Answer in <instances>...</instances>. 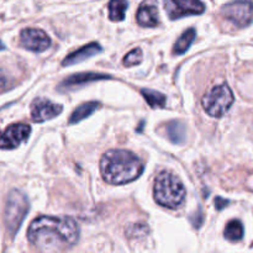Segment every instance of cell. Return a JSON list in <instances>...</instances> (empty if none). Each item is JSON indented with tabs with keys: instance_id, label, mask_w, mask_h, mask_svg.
Returning <instances> with one entry per match:
<instances>
[{
	"instance_id": "14",
	"label": "cell",
	"mask_w": 253,
	"mask_h": 253,
	"mask_svg": "<svg viewBox=\"0 0 253 253\" xmlns=\"http://www.w3.org/2000/svg\"><path fill=\"white\" fill-rule=\"evenodd\" d=\"M99 106H100V104H99L98 101H89V103L82 104L81 106H78V108L72 113L71 119H69V124L73 125V124L81 123L84 119H86L88 116H90L91 114L95 113L99 109Z\"/></svg>"
},
{
	"instance_id": "17",
	"label": "cell",
	"mask_w": 253,
	"mask_h": 253,
	"mask_svg": "<svg viewBox=\"0 0 253 253\" xmlns=\"http://www.w3.org/2000/svg\"><path fill=\"white\" fill-rule=\"evenodd\" d=\"M195 39V30L189 29L187 31L183 32L182 36L178 39V41L175 42L174 47H173V53L175 54H183L189 49V47L192 46L193 41Z\"/></svg>"
},
{
	"instance_id": "16",
	"label": "cell",
	"mask_w": 253,
	"mask_h": 253,
	"mask_svg": "<svg viewBox=\"0 0 253 253\" xmlns=\"http://www.w3.org/2000/svg\"><path fill=\"white\" fill-rule=\"evenodd\" d=\"M167 135L173 143H184L185 141V126L180 121H170L167 126Z\"/></svg>"
},
{
	"instance_id": "18",
	"label": "cell",
	"mask_w": 253,
	"mask_h": 253,
	"mask_svg": "<svg viewBox=\"0 0 253 253\" xmlns=\"http://www.w3.org/2000/svg\"><path fill=\"white\" fill-rule=\"evenodd\" d=\"M141 94L145 98V100L147 101L148 105L151 108H165L166 103H167V98L166 95H163L160 91L152 90V89H142L141 90Z\"/></svg>"
},
{
	"instance_id": "8",
	"label": "cell",
	"mask_w": 253,
	"mask_h": 253,
	"mask_svg": "<svg viewBox=\"0 0 253 253\" xmlns=\"http://www.w3.org/2000/svg\"><path fill=\"white\" fill-rule=\"evenodd\" d=\"M20 44L32 52H43L51 46V39L44 31L40 29H24L20 34Z\"/></svg>"
},
{
	"instance_id": "9",
	"label": "cell",
	"mask_w": 253,
	"mask_h": 253,
	"mask_svg": "<svg viewBox=\"0 0 253 253\" xmlns=\"http://www.w3.org/2000/svg\"><path fill=\"white\" fill-rule=\"evenodd\" d=\"M166 9L170 17L187 16V15H199L205 11V5L200 0H166Z\"/></svg>"
},
{
	"instance_id": "21",
	"label": "cell",
	"mask_w": 253,
	"mask_h": 253,
	"mask_svg": "<svg viewBox=\"0 0 253 253\" xmlns=\"http://www.w3.org/2000/svg\"><path fill=\"white\" fill-rule=\"evenodd\" d=\"M127 235L130 237H140L145 236L148 232V227L145 224H133L131 226H128V229L126 230Z\"/></svg>"
},
{
	"instance_id": "6",
	"label": "cell",
	"mask_w": 253,
	"mask_h": 253,
	"mask_svg": "<svg viewBox=\"0 0 253 253\" xmlns=\"http://www.w3.org/2000/svg\"><path fill=\"white\" fill-rule=\"evenodd\" d=\"M222 16L239 27H246L253 22V2L250 0H236L221 9Z\"/></svg>"
},
{
	"instance_id": "3",
	"label": "cell",
	"mask_w": 253,
	"mask_h": 253,
	"mask_svg": "<svg viewBox=\"0 0 253 253\" xmlns=\"http://www.w3.org/2000/svg\"><path fill=\"white\" fill-rule=\"evenodd\" d=\"M153 194L160 205L168 209H177L184 203L187 192L177 175L170 172H162L156 178Z\"/></svg>"
},
{
	"instance_id": "23",
	"label": "cell",
	"mask_w": 253,
	"mask_h": 253,
	"mask_svg": "<svg viewBox=\"0 0 253 253\" xmlns=\"http://www.w3.org/2000/svg\"><path fill=\"white\" fill-rule=\"evenodd\" d=\"M5 83H6V78H5V74L2 73V71L0 69V89L5 85Z\"/></svg>"
},
{
	"instance_id": "15",
	"label": "cell",
	"mask_w": 253,
	"mask_h": 253,
	"mask_svg": "<svg viewBox=\"0 0 253 253\" xmlns=\"http://www.w3.org/2000/svg\"><path fill=\"white\" fill-rule=\"evenodd\" d=\"M128 7L127 0H110L109 2V19L111 21H123Z\"/></svg>"
},
{
	"instance_id": "7",
	"label": "cell",
	"mask_w": 253,
	"mask_h": 253,
	"mask_svg": "<svg viewBox=\"0 0 253 253\" xmlns=\"http://www.w3.org/2000/svg\"><path fill=\"white\" fill-rule=\"evenodd\" d=\"M31 127L25 124L10 125L4 131H0V148L1 150H12L19 147L21 143L26 142L29 138Z\"/></svg>"
},
{
	"instance_id": "24",
	"label": "cell",
	"mask_w": 253,
	"mask_h": 253,
	"mask_svg": "<svg viewBox=\"0 0 253 253\" xmlns=\"http://www.w3.org/2000/svg\"><path fill=\"white\" fill-rule=\"evenodd\" d=\"M4 48H5V46L1 43V42H0V51H1V49H4Z\"/></svg>"
},
{
	"instance_id": "20",
	"label": "cell",
	"mask_w": 253,
	"mask_h": 253,
	"mask_svg": "<svg viewBox=\"0 0 253 253\" xmlns=\"http://www.w3.org/2000/svg\"><path fill=\"white\" fill-rule=\"evenodd\" d=\"M141 62H142V51L140 48L132 49L124 58V64L127 67L136 66V64H140Z\"/></svg>"
},
{
	"instance_id": "22",
	"label": "cell",
	"mask_w": 253,
	"mask_h": 253,
	"mask_svg": "<svg viewBox=\"0 0 253 253\" xmlns=\"http://www.w3.org/2000/svg\"><path fill=\"white\" fill-rule=\"evenodd\" d=\"M229 205V200L226 199H222V198H216L215 199V207H216L217 210H222L224 208H226Z\"/></svg>"
},
{
	"instance_id": "13",
	"label": "cell",
	"mask_w": 253,
	"mask_h": 253,
	"mask_svg": "<svg viewBox=\"0 0 253 253\" xmlns=\"http://www.w3.org/2000/svg\"><path fill=\"white\" fill-rule=\"evenodd\" d=\"M99 52H101L100 44L96 43V42H91V43L85 44V46L82 47V48L77 49V51L72 52L71 54H68V56L63 59V62H62V66L63 67L74 66V64L81 63V62L95 56V54H98Z\"/></svg>"
},
{
	"instance_id": "12",
	"label": "cell",
	"mask_w": 253,
	"mask_h": 253,
	"mask_svg": "<svg viewBox=\"0 0 253 253\" xmlns=\"http://www.w3.org/2000/svg\"><path fill=\"white\" fill-rule=\"evenodd\" d=\"M110 76L106 74H99V73H78L73 74V76L68 77L64 79L61 84H59V89L61 90H72V89L81 88V86L85 85V84L93 83V82L103 81V79H110Z\"/></svg>"
},
{
	"instance_id": "2",
	"label": "cell",
	"mask_w": 253,
	"mask_h": 253,
	"mask_svg": "<svg viewBox=\"0 0 253 253\" xmlns=\"http://www.w3.org/2000/svg\"><path fill=\"white\" fill-rule=\"evenodd\" d=\"M100 172L109 184H125L142 174L143 165L130 151L110 150L101 157Z\"/></svg>"
},
{
	"instance_id": "10",
	"label": "cell",
	"mask_w": 253,
	"mask_h": 253,
	"mask_svg": "<svg viewBox=\"0 0 253 253\" xmlns=\"http://www.w3.org/2000/svg\"><path fill=\"white\" fill-rule=\"evenodd\" d=\"M63 108L59 104H54L47 99L39 98L31 104V118L35 123H44L56 118L62 113Z\"/></svg>"
},
{
	"instance_id": "11",
	"label": "cell",
	"mask_w": 253,
	"mask_h": 253,
	"mask_svg": "<svg viewBox=\"0 0 253 253\" xmlns=\"http://www.w3.org/2000/svg\"><path fill=\"white\" fill-rule=\"evenodd\" d=\"M136 19H137V22L141 26H157L160 24L157 0H143L141 2L140 7H138Z\"/></svg>"
},
{
	"instance_id": "19",
	"label": "cell",
	"mask_w": 253,
	"mask_h": 253,
	"mask_svg": "<svg viewBox=\"0 0 253 253\" xmlns=\"http://www.w3.org/2000/svg\"><path fill=\"white\" fill-rule=\"evenodd\" d=\"M225 237L229 241H240L244 237V226L239 220H231L225 227Z\"/></svg>"
},
{
	"instance_id": "4",
	"label": "cell",
	"mask_w": 253,
	"mask_h": 253,
	"mask_svg": "<svg viewBox=\"0 0 253 253\" xmlns=\"http://www.w3.org/2000/svg\"><path fill=\"white\" fill-rule=\"evenodd\" d=\"M29 209V199L24 193L17 189L9 193L6 198V204H5L4 222L10 237H15V235L17 234Z\"/></svg>"
},
{
	"instance_id": "5",
	"label": "cell",
	"mask_w": 253,
	"mask_h": 253,
	"mask_svg": "<svg viewBox=\"0 0 253 253\" xmlns=\"http://www.w3.org/2000/svg\"><path fill=\"white\" fill-rule=\"evenodd\" d=\"M235 98L231 89L226 85L214 86L207 95L203 98V106L205 111L212 118H221L234 104Z\"/></svg>"
},
{
	"instance_id": "1",
	"label": "cell",
	"mask_w": 253,
	"mask_h": 253,
	"mask_svg": "<svg viewBox=\"0 0 253 253\" xmlns=\"http://www.w3.org/2000/svg\"><path fill=\"white\" fill-rule=\"evenodd\" d=\"M27 239L42 252L66 251L78 241L79 227L68 216H40L30 225Z\"/></svg>"
}]
</instances>
